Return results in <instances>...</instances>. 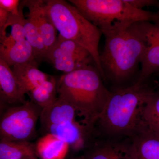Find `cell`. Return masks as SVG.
Masks as SVG:
<instances>
[{
    "mask_svg": "<svg viewBox=\"0 0 159 159\" xmlns=\"http://www.w3.org/2000/svg\"><path fill=\"white\" fill-rule=\"evenodd\" d=\"M146 22H125L102 31L105 43L100 63L104 80H108L115 90L125 88L149 43Z\"/></svg>",
    "mask_w": 159,
    "mask_h": 159,
    "instance_id": "1",
    "label": "cell"
},
{
    "mask_svg": "<svg viewBox=\"0 0 159 159\" xmlns=\"http://www.w3.org/2000/svg\"><path fill=\"white\" fill-rule=\"evenodd\" d=\"M154 91L145 82L111 91L95 125L97 138L129 139L142 132L143 107Z\"/></svg>",
    "mask_w": 159,
    "mask_h": 159,
    "instance_id": "2",
    "label": "cell"
},
{
    "mask_svg": "<svg viewBox=\"0 0 159 159\" xmlns=\"http://www.w3.org/2000/svg\"><path fill=\"white\" fill-rule=\"evenodd\" d=\"M58 97L74 107L81 122L95 131L110 96L97 67L90 65L57 80Z\"/></svg>",
    "mask_w": 159,
    "mask_h": 159,
    "instance_id": "3",
    "label": "cell"
},
{
    "mask_svg": "<svg viewBox=\"0 0 159 159\" xmlns=\"http://www.w3.org/2000/svg\"><path fill=\"white\" fill-rule=\"evenodd\" d=\"M44 6L58 35L77 43L90 53L96 66L104 80L99 45L102 31L92 24L70 2L64 0H47Z\"/></svg>",
    "mask_w": 159,
    "mask_h": 159,
    "instance_id": "4",
    "label": "cell"
},
{
    "mask_svg": "<svg viewBox=\"0 0 159 159\" xmlns=\"http://www.w3.org/2000/svg\"><path fill=\"white\" fill-rule=\"evenodd\" d=\"M88 20L101 31L121 23L149 22L159 24V11L132 7L126 0H69Z\"/></svg>",
    "mask_w": 159,
    "mask_h": 159,
    "instance_id": "5",
    "label": "cell"
},
{
    "mask_svg": "<svg viewBox=\"0 0 159 159\" xmlns=\"http://www.w3.org/2000/svg\"><path fill=\"white\" fill-rule=\"evenodd\" d=\"M43 109L31 101L10 107L1 112L0 141L30 142Z\"/></svg>",
    "mask_w": 159,
    "mask_h": 159,
    "instance_id": "6",
    "label": "cell"
},
{
    "mask_svg": "<svg viewBox=\"0 0 159 159\" xmlns=\"http://www.w3.org/2000/svg\"><path fill=\"white\" fill-rule=\"evenodd\" d=\"M45 59L57 70L69 74L91 65L93 58L86 49L77 43L58 35L47 53Z\"/></svg>",
    "mask_w": 159,
    "mask_h": 159,
    "instance_id": "7",
    "label": "cell"
},
{
    "mask_svg": "<svg viewBox=\"0 0 159 159\" xmlns=\"http://www.w3.org/2000/svg\"><path fill=\"white\" fill-rule=\"evenodd\" d=\"M43 131L66 142L76 152L87 149L97 139L95 131L77 120L51 125Z\"/></svg>",
    "mask_w": 159,
    "mask_h": 159,
    "instance_id": "8",
    "label": "cell"
},
{
    "mask_svg": "<svg viewBox=\"0 0 159 159\" xmlns=\"http://www.w3.org/2000/svg\"><path fill=\"white\" fill-rule=\"evenodd\" d=\"M25 94L12 69L0 59L1 112L10 107L24 104L27 101Z\"/></svg>",
    "mask_w": 159,
    "mask_h": 159,
    "instance_id": "9",
    "label": "cell"
},
{
    "mask_svg": "<svg viewBox=\"0 0 159 159\" xmlns=\"http://www.w3.org/2000/svg\"><path fill=\"white\" fill-rule=\"evenodd\" d=\"M23 2L29 10L27 16L34 21L40 31L48 53L56 42L58 36L57 29L45 8L44 1L26 0Z\"/></svg>",
    "mask_w": 159,
    "mask_h": 159,
    "instance_id": "10",
    "label": "cell"
},
{
    "mask_svg": "<svg viewBox=\"0 0 159 159\" xmlns=\"http://www.w3.org/2000/svg\"><path fill=\"white\" fill-rule=\"evenodd\" d=\"M129 139L97 138L87 148L84 159H126Z\"/></svg>",
    "mask_w": 159,
    "mask_h": 159,
    "instance_id": "11",
    "label": "cell"
},
{
    "mask_svg": "<svg viewBox=\"0 0 159 159\" xmlns=\"http://www.w3.org/2000/svg\"><path fill=\"white\" fill-rule=\"evenodd\" d=\"M126 159H159V138L146 131L129 138Z\"/></svg>",
    "mask_w": 159,
    "mask_h": 159,
    "instance_id": "12",
    "label": "cell"
},
{
    "mask_svg": "<svg viewBox=\"0 0 159 159\" xmlns=\"http://www.w3.org/2000/svg\"><path fill=\"white\" fill-rule=\"evenodd\" d=\"M77 116L74 107L58 97L54 103L43 109L39 117L41 128L43 131L51 125L75 121Z\"/></svg>",
    "mask_w": 159,
    "mask_h": 159,
    "instance_id": "13",
    "label": "cell"
},
{
    "mask_svg": "<svg viewBox=\"0 0 159 159\" xmlns=\"http://www.w3.org/2000/svg\"><path fill=\"white\" fill-rule=\"evenodd\" d=\"M37 61L18 65L12 67L15 76L26 94L48 79L51 76L38 68Z\"/></svg>",
    "mask_w": 159,
    "mask_h": 159,
    "instance_id": "14",
    "label": "cell"
},
{
    "mask_svg": "<svg viewBox=\"0 0 159 159\" xmlns=\"http://www.w3.org/2000/svg\"><path fill=\"white\" fill-rule=\"evenodd\" d=\"M0 59L10 67L37 61L33 49L26 39L16 42L8 46L0 45Z\"/></svg>",
    "mask_w": 159,
    "mask_h": 159,
    "instance_id": "15",
    "label": "cell"
},
{
    "mask_svg": "<svg viewBox=\"0 0 159 159\" xmlns=\"http://www.w3.org/2000/svg\"><path fill=\"white\" fill-rule=\"evenodd\" d=\"M35 145L38 157L41 159H63L70 148L66 142L50 134L40 138Z\"/></svg>",
    "mask_w": 159,
    "mask_h": 159,
    "instance_id": "16",
    "label": "cell"
},
{
    "mask_svg": "<svg viewBox=\"0 0 159 159\" xmlns=\"http://www.w3.org/2000/svg\"><path fill=\"white\" fill-rule=\"evenodd\" d=\"M35 144L28 141H0V159H37Z\"/></svg>",
    "mask_w": 159,
    "mask_h": 159,
    "instance_id": "17",
    "label": "cell"
},
{
    "mask_svg": "<svg viewBox=\"0 0 159 159\" xmlns=\"http://www.w3.org/2000/svg\"><path fill=\"white\" fill-rule=\"evenodd\" d=\"M143 131L159 138V90L154 91L145 102L142 114Z\"/></svg>",
    "mask_w": 159,
    "mask_h": 159,
    "instance_id": "18",
    "label": "cell"
},
{
    "mask_svg": "<svg viewBox=\"0 0 159 159\" xmlns=\"http://www.w3.org/2000/svg\"><path fill=\"white\" fill-rule=\"evenodd\" d=\"M28 95L30 100L42 108L48 107L58 98L57 80L51 76L48 79L34 89Z\"/></svg>",
    "mask_w": 159,
    "mask_h": 159,
    "instance_id": "19",
    "label": "cell"
},
{
    "mask_svg": "<svg viewBox=\"0 0 159 159\" xmlns=\"http://www.w3.org/2000/svg\"><path fill=\"white\" fill-rule=\"evenodd\" d=\"M148 43L140 61L141 70L137 83L146 82L151 75L159 72V44L154 42Z\"/></svg>",
    "mask_w": 159,
    "mask_h": 159,
    "instance_id": "20",
    "label": "cell"
},
{
    "mask_svg": "<svg viewBox=\"0 0 159 159\" xmlns=\"http://www.w3.org/2000/svg\"><path fill=\"white\" fill-rule=\"evenodd\" d=\"M24 26L26 39L33 49L36 61L38 63L45 59L47 49L37 25L31 18L27 16V18L24 19Z\"/></svg>",
    "mask_w": 159,
    "mask_h": 159,
    "instance_id": "21",
    "label": "cell"
},
{
    "mask_svg": "<svg viewBox=\"0 0 159 159\" xmlns=\"http://www.w3.org/2000/svg\"><path fill=\"white\" fill-rule=\"evenodd\" d=\"M24 5L23 1L18 0H0V8H2L10 14L19 16L23 14Z\"/></svg>",
    "mask_w": 159,
    "mask_h": 159,
    "instance_id": "22",
    "label": "cell"
},
{
    "mask_svg": "<svg viewBox=\"0 0 159 159\" xmlns=\"http://www.w3.org/2000/svg\"><path fill=\"white\" fill-rule=\"evenodd\" d=\"M146 34L148 43L154 42L159 44V24L147 22Z\"/></svg>",
    "mask_w": 159,
    "mask_h": 159,
    "instance_id": "23",
    "label": "cell"
},
{
    "mask_svg": "<svg viewBox=\"0 0 159 159\" xmlns=\"http://www.w3.org/2000/svg\"><path fill=\"white\" fill-rule=\"evenodd\" d=\"M131 6L135 9L144 10L146 7H155L159 9V1L157 0H126Z\"/></svg>",
    "mask_w": 159,
    "mask_h": 159,
    "instance_id": "24",
    "label": "cell"
},
{
    "mask_svg": "<svg viewBox=\"0 0 159 159\" xmlns=\"http://www.w3.org/2000/svg\"><path fill=\"white\" fill-rule=\"evenodd\" d=\"M10 13L2 8H0V30L6 25L9 19Z\"/></svg>",
    "mask_w": 159,
    "mask_h": 159,
    "instance_id": "25",
    "label": "cell"
},
{
    "mask_svg": "<svg viewBox=\"0 0 159 159\" xmlns=\"http://www.w3.org/2000/svg\"><path fill=\"white\" fill-rule=\"evenodd\" d=\"M71 159H84V155H82L80 156L76 157L73 158Z\"/></svg>",
    "mask_w": 159,
    "mask_h": 159,
    "instance_id": "26",
    "label": "cell"
}]
</instances>
